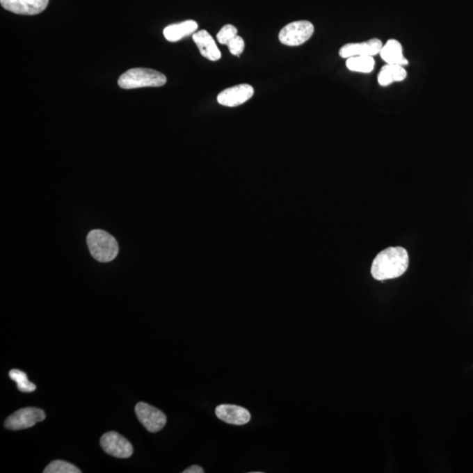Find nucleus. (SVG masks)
<instances>
[{"instance_id": "nucleus-3", "label": "nucleus", "mask_w": 473, "mask_h": 473, "mask_svg": "<svg viewBox=\"0 0 473 473\" xmlns=\"http://www.w3.org/2000/svg\"><path fill=\"white\" fill-rule=\"evenodd\" d=\"M167 83V77L157 70L136 67L125 72L118 79V86L125 90L144 87H161Z\"/></svg>"}, {"instance_id": "nucleus-2", "label": "nucleus", "mask_w": 473, "mask_h": 473, "mask_svg": "<svg viewBox=\"0 0 473 473\" xmlns=\"http://www.w3.org/2000/svg\"><path fill=\"white\" fill-rule=\"evenodd\" d=\"M87 244L91 256L99 262H110L118 253L116 239L103 230H93L88 233Z\"/></svg>"}, {"instance_id": "nucleus-8", "label": "nucleus", "mask_w": 473, "mask_h": 473, "mask_svg": "<svg viewBox=\"0 0 473 473\" xmlns=\"http://www.w3.org/2000/svg\"><path fill=\"white\" fill-rule=\"evenodd\" d=\"M255 90L249 84H239L228 88L218 94V102L221 106L235 107L241 106L246 101L252 99Z\"/></svg>"}, {"instance_id": "nucleus-18", "label": "nucleus", "mask_w": 473, "mask_h": 473, "mask_svg": "<svg viewBox=\"0 0 473 473\" xmlns=\"http://www.w3.org/2000/svg\"><path fill=\"white\" fill-rule=\"evenodd\" d=\"M238 35V30L232 25L223 26L217 35L218 42L222 45L227 46L235 37Z\"/></svg>"}, {"instance_id": "nucleus-7", "label": "nucleus", "mask_w": 473, "mask_h": 473, "mask_svg": "<svg viewBox=\"0 0 473 473\" xmlns=\"http://www.w3.org/2000/svg\"><path fill=\"white\" fill-rule=\"evenodd\" d=\"M101 447L107 454L118 458H130L134 454L131 442L117 432L110 431L100 439Z\"/></svg>"}, {"instance_id": "nucleus-13", "label": "nucleus", "mask_w": 473, "mask_h": 473, "mask_svg": "<svg viewBox=\"0 0 473 473\" xmlns=\"http://www.w3.org/2000/svg\"><path fill=\"white\" fill-rule=\"evenodd\" d=\"M198 28V23L195 20H186L184 22L168 26L163 30V35L168 42H177L186 36L193 35Z\"/></svg>"}, {"instance_id": "nucleus-17", "label": "nucleus", "mask_w": 473, "mask_h": 473, "mask_svg": "<svg viewBox=\"0 0 473 473\" xmlns=\"http://www.w3.org/2000/svg\"><path fill=\"white\" fill-rule=\"evenodd\" d=\"M44 473H80L82 472L77 466L66 461L55 460L47 466Z\"/></svg>"}, {"instance_id": "nucleus-21", "label": "nucleus", "mask_w": 473, "mask_h": 473, "mask_svg": "<svg viewBox=\"0 0 473 473\" xmlns=\"http://www.w3.org/2000/svg\"><path fill=\"white\" fill-rule=\"evenodd\" d=\"M378 82L381 86H390L394 82L393 77H392L390 71L387 70L386 66H383L378 77Z\"/></svg>"}, {"instance_id": "nucleus-14", "label": "nucleus", "mask_w": 473, "mask_h": 473, "mask_svg": "<svg viewBox=\"0 0 473 473\" xmlns=\"http://www.w3.org/2000/svg\"><path fill=\"white\" fill-rule=\"evenodd\" d=\"M380 54L381 58L387 64L401 66L408 65V62L402 53L401 43L396 40H387V42L381 49Z\"/></svg>"}, {"instance_id": "nucleus-12", "label": "nucleus", "mask_w": 473, "mask_h": 473, "mask_svg": "<svg viewBox=\"0 0 473 473\" xmlns=\"http://www.w3.org/2000/svg\"><path fill=\"white\" fill-rule=\"evenodd\" d=\"M193 40L201 55L206 59L216 62L221 58V50L218 49L214 39L206 30L193 33Z\"/></svg>"}, {"instance_id": "nucleus-4", "label": "nucleus", "mask_w": 473, "mask_h": 473, "mask_svg": "<svg viewBox=\"0 0 473 473\" xmlns=\"http://www.w3.org/2000/svg\"><path fill=\"white\" fill-rule=\"evenodd\" d=\"M314 33V26L307 20H299L288 24L280 30V42L283 45L296 47L305 43Z\"/></svg>"}, {"instance_id": "nucleus-6", "label": "nucleus", "mask_w": 473, "mask_h": 473, "mask_svg": "<svg viewBox=\"0 0 473 473\" xmlns=\"http://www.w3.org/2000/svg\"><path fill=\"white\" fill-rule=\"evenodd\" d=\"M135 413H136L138 421L151 433H157V432L160 431L167 424V417H166L163 412L151 406L146 402H138L135 406Z\"/></svg>"}, {"instance_id": "nucleus-5", "label": "nucleus", "mask_w": 473, "mask_h": 473, "mask_svg": "<svg viewBox=\"0 0 473 473\" xmlns=\"http://www.w3.org/2000/svg\"><path fill=\"white\" fill-rule=\"evenodd\" d=\"M45 412L40 408L32 407L22 408L6 418L5 427L11 431L25 430L45 420Z\"/></svg>"}, {"instance_id": "nucleus-11", "label": "nucleus", "mask_w": 473, "mask_h": 473, "mask_svg": "<svg viewBox=\"0 0 473 473\" xmlns=\"http://www.w3.org/2000/svg\"><path fill=\"white\" fill-rule=\"evenodd\" d=\"M216 415L226 424L245 425L251 420V414L246 408L232 404H222L216 408Z\"/></svg>"}, {"instance_id": "nucleus-9", "label": "nucleus", "mask_w": 473, "mask_h": 473, "mask_svg": "<svg viewBox=\"0 0 473 473\" xmlns=\"http://www.w3.org/2000/svg\"><path fill=\"white\" fill-rule=\"evenodd\" d=\"M49 0H0V4L9 12L22 15H36L42 13Z\"/></svg>"}, {"instance_id": "nucleus-22", "label": "nucleus", "mask_w": 473, "mask_h": 473, "mask_svg": "<svg viewBox=\"0 0 473 473\" xmlns=\"http://www.w3.org/2000/svg\"><path fill=\"white\" fill-rule=\"evenodd\" d=\"M204 469L199 465H192L184 471V473H204Z\"/></svg>"}, {"instance_id": "nucleus-16", "label": "nucleus", "mask_w": 473, "mask_h": 473, "mask_svg": "<svg viewBox=\"0 0 473 473\" xmlns=\"http://www.w3.org/2000/svg\"><path fill=\"white\" fill-rule=\"evenodd\" d=\"M9 377L11 378V380L15 381L17 387L22 393H32V392L36 390L35 385L30 383L28 375L25 371L13 369L9 371Z\"/></svg>"}, {"instance_id": "nucleus-20", "label": "nucleus", "mask_w": 473, "mask_h": 473, "mask_svg": "<svg viewBox=\"0 0 473 473\" xmlns=\"http://www.w3.org/2000/svg\"><path fill=\"white\" fill-rule=\"evenodd\" d=\"M227 46L232 55L239 56L244 52L245 42L241 36L236 35Z\"/></svg>"}, {"instance_id": "nucleus-1", "label": "nucleus", "mask_w": 473, "mask_h": 473, "mask_svg": "<svg viewBox=\"0 0 473 473\" xmlns=\"http://www.w3.org/2000/svg\"><path fill=\"white\" fill-rule=\"evenodd\" d=\"M410 258L406 249L396 246L383 250L375 257L371 273L377 280L398 278L407 271Z\"/></svg>"}, {"instance_id": "nucleus-19", "label": "nucleus", "mask_w": 473, "mask_h": 473, "mask_svg": "<svg viewBox=\"0 0 473 473\" xmlns=\"http://www.w3.org/2000/svg\"><path fill=\"white\" fill-rule=\"evenodd\" d=\"M386 66L388 71H390L392 77H393L394 82H401L407 77V71L403 66L394 65V64H387Z\"/></svg>"}, {"instance_id": "nucleus-15", "label": "nucleus", "mask_w": 473, "mask_h": 473, "mask_svg": "<svg viewBox=\"0 0 473 473\" xmlns=\"http://www.w3.org/2000/svg\"><path fill=\"white\" fill-rule=\"evenodd\" d=\"M373 56H353L346 61L347 69L354 72L370 73L374 69Z\"/></svg>"}, {"instance_id": "nucleus-10", "label": "nucleus", "mask_w": 473, "mask_h": 473, "mask_svg": "<svg viewBox=\"0 0 473 473\" xmlns=\"http://www.w3.org/2000/svg\"><path fill=\"white\" fill-rule=\"evenodd\" d=\"M383 47V42L378 39H371L360 43H348L341 47L339 56L346 59L353 56H374L380 54Z\"/></svg>"}]
</instances>
